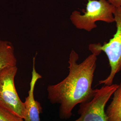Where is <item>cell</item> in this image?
<instances>
[{
	"instance_id": "6da1fadb",
	"label": "cell",
	"mask_w": 121,
	"mask_h": 121,
	"mask_svg": "<svg viewBox=\"0 0 121 121\" xmlns=\"http://www.w3.org/2000/svg\"><path fill=\"white\" fill-rule=\"evenodd\" d=\"M97 56L92 54L78 64V55L72 50L68 63V75L60 82L48 86V99L52 104H59L60 119H68L78 104L90 101L96 92L92 88L96 67Z\"/></svg>"
},
{
	"instance_id": "7a4b0ae2",
	"label": "cell",
	"mask_w": 121,
	"mask_h": 121,
	"mask_svg": "<svg viewBox=\"0 0 121 121\" xmlns=\"http://www.w3.org/2000/svg\"><path fill=\"white\" fill-rule=\"evenodd\" d=\"M83 15L74 11L70 16L72 23L78 29L90 32L97 27L95 22L102 21L107 23L115 22L114 13L116 7L107 0H87Z\"/></svg>"
},
{
	"instance_id": "3957f363",
	"label": "cell",
	"mask_w": 121,
	"mask_h": 121,
	"mask_svg": "<svg viewBox=\"0 0 121 121\" xmlns=\"http://www.w3.org/2000/svg\"><path fill=\"white\" fill-rule=\"evenodd\" d=\"M117 30L116 33L108 42L91 44L89 49L97 56L102 52L107 56L111 68L110 73L105 79L99 81V84L110 86L113 84L115 75L121 70V7L116 8L114 13Z\"/></svg>"
},
{
	"instance_id": "277c9868",
	"label": "cell",
	"mask_w": 121,
	"mask_h": 121,
	"mask_svg": "<svg viewBox=\"0 0 121 121\" xmlns=\"http://www.w3.org/2000/svg\"><path fill=\"white\" fill-rule=\"evenodd\" d=\"M17 71V66L7 67L0 71V106L24 119V104L18 95L14 83Z\"/></svg>"
},
{
	"instance_id": "5b68a950",
	"label": "cell",
	"mask_w": 121,
	"mask_h": 121,
	"mask_svg": "<svg viewBox=\"0 0 121 121\" xmlns=\"http://www.w3.org/2000/svg\"><path fill=\"white\" fill-rule=\"evenodd\" d=\"M118 86V84H113L96 89L92 99L79 104L78 114L80 117L73 121H108L105 107Z\"/></svg>"
},
{
	"instance_id": "8992f818",
	"label": "cell",
	"mask_w": 121,
	"mask_h": 121,
	"mask_svg": "<svg viewBox=\"0 0 121 121\" xmlns=\"http://www.w3.org/2000/svg\"><path fill=\"white\" fill-rule=\"evenodd\" d=\"M36 56L33 58V66L32 72V78L30 82V89L28 95L25 98L24 103L25 107V114L24 121H40L39 114L42 113V109L40 103L35 100L34 91L35 85L37 80L42 76L37 73L35 68Z\"/></svg>"
},
{
	"instance_id": "52a82bcc",
	"label": "cell",
	"mask_w": 121,
	"mask_h": 121,
	"mask_svg": "<svg viewBox=\"0 0 121 121\" xmlns=\"http://www.w3.org/2000/svg\"><path fill=\"white\" fill-rule=\"evenodd\" d=\"M113 95L105 111L107 118L108 121H121V82Z\"/></svg>"
},
{
	"instance_id": "ba28073f",
	"label": "cell",
	"mask_w": 121,
	"mask_h": 121,
	"mask_svg": "<svg viewBox=\"0 0 121 121\" xmlns=\"http://www.w3.org/2000/svg\"><path fill=\"white\" fill-rule=\"evenodd\" d=\"M14 51L8 44L0 42V71L4 68L16 66Z\"/></svg>"
},
{
	"instance_id": "9c48e42d",
	"label": "cell",
	"mask_w": 121,
	"mask_h": 121,
	"mask_svg": "<svg viewBox=\"0 0 121 121\" xmlns=\"http://www.w3.org/2000/svg\"><path fill=\"white\" fill-rule=\"evenodd\" d=\"M0 121H24V119L17 117L0 106Z\"/></svg>"
},
{
	"instance_id": "30bf717a",
	"label": "cell",
	"mask_w": 121,
	"mask_h": 121,
	"mask_svg": "<svg viewBox=\"0 0 121 121\" xmlns=\"http://www.w3.org/2000/svg\"><path fill=\"white\" fill-rule=\"evenodd\" d=\"M111 4L116 8L121 7V0H107Z\"/></svg>"
}]
</instances>
